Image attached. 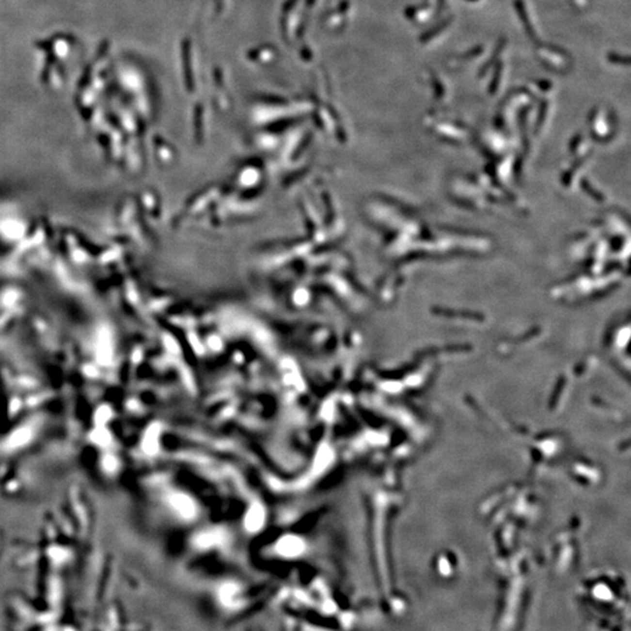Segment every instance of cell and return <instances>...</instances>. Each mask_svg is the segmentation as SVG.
I'll use <instances>...</instances> for the list:
<instances>
[{
    "label": "cell",
    "mask_w": 631,
    "mask_h": 631,
    "mask_svg": "<svg viewBox=\"0 0 631 631\" xmlns=\"http://www.w3.org/2000/svg\"><path fill=\"white\" fill-rule=\"evenodd\" d=\"M305 550V544L300 536H282L276 544V551L280 555L285 558H295L300 555Z\"/></svg>",
    "instance_id": "6da1fadb"
},
{
    "label": "cell",
    "mask_w": 631,
    "mask_h": 631,
    "mask_svg": "<svg viewBox=\"0 0 631 631\" xmlns=\"http://www.w3.org/2000/svg\"><path fill=\"white\" fill-rule=\"evenodd\" d=\"M174 505L179 512L183 514L184 517H186V518H191V517L193 518L195 512H197V508H195L194 503H193L189 498H187L186 496H181V494L175 496Z\"/></svg>",
    "instance_id": "3957f363"
},
{
    "label": "cell",
    "mask_w": 631,
    "mask_h": 631,
    "mask_svg": "<svg viewBox=\"0 0 631 631\" xmlns=\"http://www.w3.org/2000/svg\"><path fill=\"white\" fill-rule=\"evenodd\" d=\"M332 459V453L330 450V448L328 445H323L322 448L318 450L317 455H316V459H315V471L316 473H319L322 471L329 465V463L331 462Z\"/></svg>",
    "instance_id": "277c9868"
},
{
    "label": "cell",
    "mask_w": 631,
    "mask_h": 631,
    "mask_svg": "<svg viewBox=\"0 0 631 631\" xmlns=\"http://www.w3.org/2000/svg\"><path fill=\"white\" fill-rule=\"evenodd\" d=\"M266 521V511L261 504H252L244 518V525L249 532H257L263 527Z\"/></svg>",
    "instance_id": "7a4b0ae2"
},
{
    "label": "cell",
    "mask_w": 631,
    "mask_h": 631,
    "mask_svg": "<svg viewBox=\"0 0 631 631\" xmlns=\"http://www.w3.org/2000/svg\"><path fill=\"white\" fill-rule=\"evenodd\" d=\"M221 539V534L219 532H215V531H209V532H205L199 534L195 539V545L200 548H207L210 547V546H214L215 544H218Z\"/></svg>",
    "instance_id": "5b68a950"
}]
</instances>
